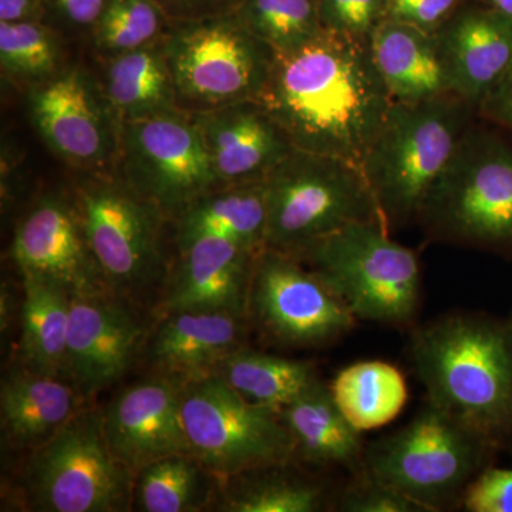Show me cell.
I'll use <instances>...</instances> for the list:
<instances>
[{"instance_id": "cell-1", "label": "cell", "mask_w": 512, "mask_h": 512, "mask_svg": "<svg viewBox=\"0 0 512 512\" xmlns=\"http://www.w3.org/2000/svg\"><path fill=\"white\" fill-rule=\"evenodd\" d=\"M258 100L296 150L360 167L393 104L372 46L325 30L298 49L276 53Z\"/></svg>"}, {"instance_id": "cell-2", "label": "cell", "mask_w": 512, "mask_h": 512, "mask_svg": "<svg viewBox=\"0 0 512 512\" xmlns=\"http://www.w3.org/2000/svg\"><path fill=\"white\" fill-rule=\"evenodd\" d=\"M414 372L427 403L512 453V343L507 320L484 313H448L413 328Z\"/></svg>"}, {"instance_id": "cell-3", "label": "cell", "mask_w": 512, "mask_h": 512, "mask_svg": "<svg viewBox=\"0 0 512 512\" xmlns=\"http://www.w3.org/2000/svg\"><path fill=\"white\" fill-rule=\"evenodd\" d=\"M477 110L454 93L393 103L362 170L384 224L417 221L437 178L456 153Z\"/></svg>"}, {"instance_id": "cell-4", "label": "cell", "mask_w": 512, "mask_h": 512, "mask_svg": "<svg viewBox=\"0 0 512 512\" xmlns=\"http://www.w3.org/2000/svg\"><path fill=\"white\" fill-rule=\"evenodd\" d=\"M417 222L430 241L512 255V144L471 124Z\"/></svg>"}, {"instance_id": "cell-5", "label": "cell", "mask_w": 512, "mask_h": 512, "mask_svg": "<svg viewBox=\"0 0 512 512\" xmlns=\"http://www.w3.org/2000/svg\"><path fill=\"white\" fill-rule=\"evenodd\" d=\"M338 293L357 320L416 328L419 255L390 238L382 221L359 222L293 254Z\"/></svg>"}, {"instance_id": "cell-6", "label": "cell", "mask_w": 512, "mask_h": 512, "mask_svg": "<svg viewBox=\"0 0 512 512\" xmlns=\"http://www.w3.org/2000/svg\"><path fill=\"white\" fill-rule=\"evenodd\" d=\"M498 451L433 404L366 447L365 473L426 512L461 507L468 485Z\"/></svg>"}, {"instance_id": "cell-7", "label": "cell", "mask_w": 512, "mask_h": 512, "mask_svg": "<svg viewBox=\"0 0 512 512\" xmlns=\"http://www.w3.org/2000/svg\"><path fill=\"white\" fill-rule=\"evenodd\" d=\"M265 187V248L285 254L349 225L384 222L362 167L343 158L295 148L268 175Z\"/></svg>"}, {"instance_id": "cell-8", "label": "cell", "mask_w": 512, "mask_h": 512, "mask_svg": "<svg viewBox=\"0 0 512 512\" xmlns=\"http://www.w3.org/2000/svg\"><path fill=\"white\" fill-rule=\"evenodd\" d=\"M161 47L173 82L175 106L188 114L258 100L276 56L234 13L171 22Z\"/></svg>"}, {"instance_id": "cell-9", "label": "cell", "mask_w": 512, "mask_h": 512, "mask_svg": "<svg viewBox=\"0 0 512 512\" xmlns=\"http://www.w3.org/2000/svg\"><path fill=\"white\" fill-rule=\"evenodd\" d=\"M134 478L111 451L104 412L84 407L32 451L23 471L30 504L46 512L127 510Z\"/></svg>"}, {"instance_id": "cell-10", "label": "cell", "mask_w": 512, "mask_h": 512, "mask_svg": "<svg viewBox=\"0 0 512 512\" xmlns=\"http://www.w3.org/2000/svg\"><path fill=\"white\" fill-rule=\"evenodd\" d=\"M72 197L110 292L128 298L168 275L163 245L168 217L156 204L116 173L84 175Z\"/></svg>"}, {"instance_id": "cell-11", "label": "cell", "mask_w": 512, "mask_h": 512, "mask_svg": "<svg viewBox=\"0 0 512 512\" xmlns=\"http://www.w3.org/2000/svg\"><path fill=\"white\" fill-rule=\"evenodd\" d=\"M178 384L190 454L220 480L295 461L279 413L248 403L215 373Z\"/></svg>"}, {"instance_id": "cell-12", "label": "cell", "mask_w": 512, "mask_h": 512, "mask_svg": "<svg viewBox=\"0 0 512 512\" xmlns=\"http://www.w3.org/2000/svg\"><path fill=\"white\" fill-rule=\"evenodd\" d=\"M116 174L168 220L221 187L197 124L180 109L121 123Z\"/></svg>"}, {"instance_id": "cell-13", "label": "cell", "mask_w": 512, "mask_h": 512, "mask_svg": "<svg viewBox=\"0 0 512 512\" xmlns=\"http://www.w3.org/2000/svg\"><path fill=\"white\" fill-rule=\"evenodd\" d=\"M248 316L268 338L299 349L338 342L359 322L316 272L269 248L256 258Z\"/></svg>"}, {"instance_id": "cell-14", "label": "cell", "mask_w": 512, "mask_h": 512, "mask_svg": "<svg viewBox=\"0 0 512 512\" xmlns=\"http://www.w3.org/2000/svg\"><path fill=\"white\" fill-rule=\"evenodd\" d=\"M37 133L60 160L83 174L116 173L121 121L100 82L79 66L29 90Z\"/></svg>"}, {"instance_id": "cell-15", "label": "cell", "mask_w": 512, "mask_h": 512, "mask_svg": "<svg viewBox=\"0 0 512 512\" xmlns=\"http://www.w3.org/2000/svg\"><path fill=\"white\" fill-rule=\"evenodd\" d=\"M146 326L123 296L73 295L67 372L83 396L116 383L146 342Z\"/></svg>"}, {"instance_id": "cell-16", "label": "cell", "mask_w": 512, "mask_h": 512, "mask_svg": "<svg viewBox=\"0 0 512 512\" xmlns=\"http://www.w3.org/2000/svg\"><path fill=\"white\" fill-rule=\"evenodd\" d=\"M12 255L20 272L60 282L73 295L110 292L69 195L50 192L30 207L16 228Z\"/></svg>"}, {"instance_id": "cell-17", "label": "cell", "mask_w": 512, "mask_h": 512, "mask_svg": "<svg viewBox=\"0 0 512 512\" xmlns=\"http://www.w3.org/2000/svg\"><path fill=\"white\" fill-rule=\"evenodd\" d=\"M104 430L114 456L134 474L160 458L190 453L180 384L167 377L124 389L104 410Z\"/></svg>"}, {"instance_id": "cell-18", "label": "cell", "mask_w": 512, "mask_h": 512, "mask_svg": "<svg viewBox=\"0 0 512 512\" xmlns=\"http://www.w3.org/2000/svg\"><path fill=\"white\" fill-rule=\"evenodd\" d=\"M218 184L259 183L295 150L259 100L191 114Z\"/></svg>"}, {"instance_id": "cell-19", "label": "cell", "mask_w": 512, "mask_h": 512, "mask_svg": "<svg viewBox=\"0 0 512 512\" xmlns=\"http://www.w3.org/2000/svg\"><path fill=\"white\" fill-rule=\"evenodd\" d=\"M259 252L205 237L178 248L160 308L165 313L218 311L248 316L249 289Z\"/></svg>"}, {"instance_id": "cell-20", "label": "cell", "mask_w": 512, "mask_h": 512, "mask_svg": "<svg viewBox=\"0 0 512 512\" xmlns=\"http://www.w3.org/2000/svg\"><path fill=\"white\" fill-rule=\"evenodd\" d=\"M436 37L451 92L478 113L511 69V16L466 0Z\"/></svg>"}, {"instance_id": "cell-21", "label": "cell", "mask_w": 512, "mask_h": 512, "mask_svg": "<svg viewBox=\"0 0 512 512\" xmlns=\"http://www.w3.org/2000/svg\"><path fill=\"white\" fill-rule=\"evenodd\" d=\"M251 319L218 311L165 313L148 340V362L156 376L175 383L214 372L232 353L245 348Z\"/></svg>"}, {"instance_id": "cell-22", "label": "cell", "mask_w": 512, "mask_h": 512, "mask_svg": "<svg viewBox=\"0 0 512 512\" xmlns=\"http://www.w3.org/2000/svg\"><path fill=\"white\" fill-rule=\"evenodd\" d=\"M82 400L70 380L19 367L3 379L0 390L3 433L13 447L33 451L82 409Z\"/></svg>"}, {"instance_id": "cell-23", "label": "cell", "mask_w": 512, "mask_h": 512, "mask_svg": "<svg viewBox=\"0 0 512 512\" xmlns=\"http://www.w3.org/2000/svg\"><path fill=\"white\" fill-rule=\"evenodd\" d=\"M295 447V461L345 468L352 477L365 473L362 433L336 406L329 384L318 380L279 412Z\"/></svg>"}, {"instance_id": "cell-24", "label": "cell", "mask_w": 512, "mask_h": 512, "mask_svg": "<svg viewBox=\"0 0 512 512\" xmlns=\"http://www.w3.org/2000/svg\"><path fill=\"white\" fill-rule=\"evenodd\" d=\"M370 46L393 103H419L453 93L433 33L387 19Z\"/></svg>"}, {"instance_id": "cell-25", "label": "cell", "mask_w": 512, "mask_h": 512, "mask_svg": "<svg viewBox=\"0 0 512 512\" xmlns=\"http://www.w3.org/2000/svg\"><path fill=\"white\" fill-rule=\"evenodd\" d=\"M173 221L177 248L195 239L215 237L261 252L268 222L265 181L214 188L192 201Z\"/></svg>"}, {"instance_id": "cell-26", "label": "cell", "mask_w": 512, "mask_h": 512, "mask_svg": "<svg viewBox=\"0 0 512 512\" xmlns=\"http://www.w3.org/2000/svg\"><path fill=\"white\" fill-rule=\"evenodd\" d=\"M20 274L23 301L19 353L23 366L70 380L67 339L73 293L46 276L26 271Z\"/></svg>"}, {"instance_id": "cell-27", "label": "cell", "mask_w": 512, "mask_h": 512, "mask_svg": "<svg viewBox=\"0 0 512 512\" xmlns=\"http://www.w3.org/2000/svg\"><path fill=\"white\" fill-rule=\"evenodd\" d=\"M103 63L101 89L121 123L177 109L161 40Z\"/></svg>"}, {"instance_id": "cell-28", "label": "cell", "mask_w": 512, "mask_h": 512, "mask_svg": "<svg viewBox=\"0 0 512 512\" xmlns=\"http://www.w3.org/2000/svg\"><path fill=\"white\" fill-rule=\"evenodd\" d=\"M329 389L340 412L360 433L389 424L402 413L409 399L403 373L382 360L345 367Z\"/></svg>"}, {"instance_id": "cell-29", "label": "cell", "mask_w": 512, "mask_h": 512, "mask_svg": "<svg viewBox=\"0 0 512 512\" xmlns=\"http://www.w3.org/2000/svg\"><path fill=\"white\" fill-rule=\"evenodd\" d=\"M212 373L221 376L248 403L276 413L320 380L311 362L247 348L232 353Z\"/></svg>"}, {"instance_id": "cell-30", "label": "cell", "mask_w": 512, "mask_h": 512, "mask_svg": "<svg viewBox=\"0 0 512 512\" xmlns=\"http://www.w3.org/2000/svg\"><path fill=\"white\" fill-rule=\"evenodd\" d=\"M292 463L254 468L228 478L221 510L229 512H316L328 505L319 481L293 473Z\"/></svg>"}, {"instance_id": "cell-31", "label": "cell", "mask_w": 512, "mask_h": 512, "mask_svg": "<svg viewBox=\"0 0 512 512\" xmlns=\"http://www.w3.org/2000/svg\"><path fill=\"white\" fill-rule=\"evenodd\" d=\"M217 480L190 453L160 458L136 474L134 505L143 512L200 511L210 503Z\"/></svg>"}, {"instance_id": "cell-32", "label": "cell", "mask_w": 512, "mask_h": 512, "mask_svg": "<svg viewBox=\"0 0 512 512\" xmlns=\"http://www.w3.org/2000/svg\"><path fill=\"white\" fill-rule=\"evenodd\" d=\"M234 15L275 53L291 52L322 33L318 0H241Z\"/></svg>"}, {"instance_id": "cell-33", "label": "cell", "mask_w": 512, "mask_h": 512, "mask_svg": "<svg viewBox=\"0 0 512 512\" xmlns=\"http://www.w3.org/2000/svg\"><path fill=\"white\" fill-rule=\"evenodd\" d=\"M0 66L10 82L32 87L63 69L59 39L43 20L0 22Z\"/></svg>"}, {"instance_id": "cell-34", "label": "cell", "mask_w": 512, "mask_h": 512, "mask_svg": "<svg viewBox=\"0 0 512 512\" xmlns=\"http://www.w3.org/2000/svg\"><path fill=\"white\" fill-rule=\"evenodd\" d=\"M170 23L156 0H110L90 37L106 60L160 42Z\"/></svg>"}, {"instance_id": "cell-35", "label": "cell", "mask_w": 512, "mask_h": 512, "mask_svg": "<svg viewBox=\"0 0 512 512\" xmlns=\"http://www.w3.org/2000/svg\"><path fill=\"white\" fill-rule=\"evenodd\" d=\"M318 8L322 30L367 45L387 20V0H318Z\"/></svg>"}, {"instance_id": "cell-36", "label": "cell", "mask_w": 512, "mask_h": 512, "mask_svg": "<svg viewBox=\"0 0 512 512\" xmlns=\"http://www.w3.org/2000/svg\"><path fill=\"white\" fill-rule=\"evenodd\" d=\"M338 510L346 512H426L366 473L353 477L338 495Z\"/></svg>"}, {"instance_id": "cell-37", "label": "cell", "mask_w": 512, "mask_h": 512, "mask_svg": "<svg viewBox=\"0 0 512 512\" xmlns=\"http://www.w3.org/2000/svg\"><path fill=\"white\" fill-rule=\"evenodd\" d=\"M470 512H512V470L490 466L481 471L461 500Z\"/></svg>"}, {"instance_id": "cell-38", "label": "cell", "mask_w": 512, "mask_h": 512, "mask_svg": "<svg viewBox=\"0 0 512 512\" xmlns=\"http://www.w3.org/2000/svg\"><path fill=\"white\" fill-rule=\"evenodd\" d=\"M464 2L466 0H387V19L436 35Z\"/></svg>"}, {"instance_id": "cell-39", "label": "cell", "mask_w": 512, "mask_h": 512, "mask_svg": "<svg viewBox=\"0 0 512 512\" xmlns=\"http://www.w3.org/2000/svg\"><path fill=\"white\" fill-rule=\"evenodd\" d=\"M110 0H46L47 16L67 28L92 35L103 18Z\"/></svg>"}, {"instance_id": "cell-40", "label": "cell", "mask_w": 512, "mask_h": 512, "mask_svg": "<svg viewBox=\"0 0 512 512\" xmlns=\"http://www.w3.org/2000/svg\"><path fill=\"white\" fill-rule=\"evenodd\" d=\"M241 0H156L170 22H192L232 15Z\"/></svg>"}, {"instance_id": "cell-41", "label": "cell", "mask_w": 512, "mask_h": 512, "mask_svg": "<svg viewBox=\"0 0 512 512\" xmlns=\"http://www.w3.org/2000/svg\"><path fill=\"white\" fill-rule=\"evenodd\" d=\"M478 116L512 131V66L497 87L483 101Z\"/></svg>"}, {"instance_id": "cell-42", "label": "cell", "mask_w": 512, "mask_h": 512, "mask_svg": "<svg viewBox=\"0 0 512 512\" xmlns=\"http://www.w3.org/2000/svg\"><path fill=\"white\" fill-rule=\"evenodd\" d=\"M46 18V0H0V22H45Z\"/></svg>"}, {"instance_id": "cell-43", "label": "cell", "mask_w": 512, "mask_h": 512, "mask_svg": "<svg viewBox=\"0 0 512 512\" xmlns=\"http://www.w3.org/2000/svg\"><path fill=\"white\" fill-rule=\"evenodd\" d=\"M12 296H10L9 289H2V332L8 328L10 323V316H12Z\"/></svg>"}, {"instance_id": "cell-44", "label": "cell", "mask_w": 512, "mask_h": 512, "mask_svg": "<svg viewBox=\"0 0 512 512\" xmlns=\"http://www.w3.org/2000/svg\"><path fill=\"white\" fill-rule=\"evenodd\" d=\"M480 2L512 18V0H480Z\"/></svg>"}, {"instance_id": "cell-45", "label": "cell", "mask_w": 512, "mask_h": 512, "mask_svg": "<svg viewBox=\"0 0 512 512\" xmlns=\"http://www.w3.org/2000/svg\"><path fill=\"white\" fill-rule=\"evenodd\" d=\"M505 320H507L508 330H510L511 343H512V312H511V315L508 316V318Z\"/></svg>"}]
</instances>
